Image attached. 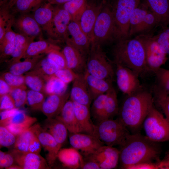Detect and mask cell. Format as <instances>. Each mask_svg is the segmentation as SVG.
<instances>
[{
  "label": "cell",
  "instance_id": "d6986e66",
  "mask_svg": "<svg viewBox=\"0 0 169 169\" xmlns=\"http://www.w3.org/2000/svg\"><path fill=\"white\" fill-rule=\"evenodd\" d=\"M62 52L66 59L67 67L77 74L84 73L86 70L85 56L71 44L67 42Z\"/></svg>",
  "mask_w": 169,
  "mask_h": 169
},
{
  "label": "cell",
  "instance_id": "5bb4252c",
  "mask_svg": "<svg viewBox=\"0 0 169 169\" xmlns=\"http://www.w3.org/2000/svg\"><path fill=\"white\" fill-rule=\"evenodd\" d=\"M52 5L48 2L44 5L42 4L33 12V15L41 28L51 40L59 41L54 31L53 23V7Z\"/></svg>",
  "mask_w": 169,
  "mask_h": 169
},
{
  "label": "cell",
  "instance_id": "74e56055",
  "mask_svg": "<svg viewBox=\"0 0 169 169\" xmlns=\"http://www.w3.org/2000/svg\"><path fill=\"white\" fill-rule=\"evenodd\" d=\"M87 5V0H72L62 7L69 13L72 21L78 22Z\"/></svg>",
  "mask_w": 169,
  "mask_h": 169
},
{
  "label": "cell",
  "instance_id": "f5cc1de1",
  "mask_svg": "<svg viewBox=\"0 0 169 169\" xmlns=\"http://www.w3.org/2000/svg\"><path fill=\"white\" fill-rule=\"evenodd\" d=\"M47 55V57L57 64L60 69L67 68L65 57L59 47L53 50Z\"/></svg>",
  "mask_w": 169,
  "mask_h": 169
},
{
  "label": "cell",
  "instance_id": "7dc6e473",
  "mask_svg": "<svg viewBox=\"0 0 169 169\" xmlns=\"http://www.w3.org/2000/svg\"><path fill=\"white\" fill-rule=\"evenodd\" d=\"M10 87L11 90L14 89L26 86L23 75H16L7 71L1 76Z\"/></svg>",
  "mask_w": 169,
  "mask_h": 169
},
{
  "label": "cell",
  "instance_id": "f35d334b",
  "mask_svg": "<svg viewBox=\"0 0 169 169\" xmlns=\"http://www.w3.org/2000/svg\"><path fill=\"white\" fill-rule=\"evenodd\" d=\"M46 0H15L11 9L13 14L33 12Z\"/></svg>",
  "mask_w": 169,
  "mask_h": 169
},
{
  "label": "cell",
  "instance_id": "4fadbf2b",
  "mask_svg": "<svg viewBox=\"0 0 169 169\" xmlns=\"http://www.w3.org/2000/svg\"><path fill=\"white\" fill-rule=\"evenodd\" d=\"M69 141L72 147L80 151L84 156L104 144L95 136L82 132L71 133Z\"/></svg>",
  "mask_w": 169,
  "mask_h": 169
},
{
  "label": "cell",
  "instance_id": "ba28073f",
  "mask_svg": "<svg viewBox=\"0 0 169 169\" xmlns=\"http://www.w3.org/2000/svg\"><path fill=\"white\" fill-rule=\"evenodd\" d=\"M115 26L112 10L102 8L94 26L91 43L100 45L114 38Z\"/></svg>",
  "mask_w": 169,
  "mask_h": 169
},
{
  "label": "cell",
  "instance_id": "e7e4bbea",
  "mask_svg": "<svg viewBox=\"0 0 169 169\" xmlns=\"http://www.w3.org/2000/svg\"><path fill=\"white\" fill-rule=\"evenodd\" d=\"M8 169H22L21 167L19 165H12L7 168Z\"/></svg>",
  "mask_w": 169,
  "mask_h": 169
},
{
  "label": "cell",
  "instance_id": "cb8c5ba5",
  "mask_svg": "<svg viewBox=\"0 0 169 169\" xmlns=\"http://www.w3.org/2000/svg\"><path fill=\"white\" fill-rule=\"evenodd\" d=\"M103 7L102 4L96 5L88 4L78 22L81 28L88 37L91 43L94 26Z\"/></svg>",
  "mask_w": 169,
  "mask_h": 169
},
{
  "label": "cell",
  "instance_id": "ab89813d",
  "mask_svg": "<svg viewBox=\"0 0 169 169\" xmlns=\"http://www.w3.org/2000/svg\"><path fill=\"white\" fill-rule=\"evenodd\" d=\"M25 74L26 85L31 90L42 93L45 95L46 81L33 71H30Z\"/></svg>",
  "mask_w": 169,
  "mask_h": 169
},
{
  "label": "cell",
  "instance_id": "bcb514c9",
  "mask_svg": "<svg viewBox=\"0 0 169 169\" xmlns=\"http://www.w3.org/2000/svg\"><path fill=\"white\" fill-rule=\"evenodd\" d=\"M11 8L8 5L0 6V41L3 39L7 26L14 16L10 11Z\"/></svg>",
  "mask_w": 169,
  "mask_h": 169
},
{
  "label": "cell",
  "instance_id": "d590c367",
  "mask_svg": "<svg viewBox=\"0 0 169 169\" xmlns=\"http://www.w3.org/2000/svg\"><path fill=\"white\" fill-rule=\"evenodd\" d=\"M106 93L107 97L104 110L98 122L105 120L113 119L118 113L119 109L117 95L113 87Z\"/></svg>",
  "mask_w": 169,
  "mask_h": 169
},
{
  "label": "cell",
  "instance_id": "d4e9b609",
  "mask_svg": "<svg viewBox=\"0 0 169 169\" xmlns=\"http://www.w3.org/2000/svg\"><path fill=\"white\" fill-rule=\"evenodd\" d=\"M55 118L62 122L70 133H83L77 120L71 100H68L60 113Z\"/></svg>",
  "mask_w": 169,
  "mask_h": 169
},
{
  "label": "cell",
  "instance_id": "2e32d148",
  "mask_svg": "<svg viewBox=\"0 0 169 169\" xmlns=\"http://www.w3.org/2000/svg\"><path fill=\"white\" fill-rule=\"evenodd\" d=\"M10 153L15 162L22 169H45L49 168L47 160L39 154L20 151L15 149Z\"/></svg>",
  "mask_w": 169,
  "mask_h": 169
},
{
  "label": "cell",
  "instance_id": "44dd1931",
  "mask_svg": "<svg viewBox=\"0 0 169 169\" xmlns=\"http://www.w3.org/2000/svg\"><path fill=\"white\" fill-rule=\"evenodd\" d=\"M70 93L66 92L61 95H52L47 96L41 111L49 118H55L60 113L70 96Z\"/></svg>",
  "mask_w": 169,
  "mask_h": 169
},
{
  "label": "cell",
  "instance_id": "db71d44e",
  "mask_svg": "<svg viewBox=\"0 0 169 169\" xmlns=\"http://www.w3.org/2000/svg\"><path fill=\"white\" fill-rule=\"evenodd\" d=\"M78 74L72 69L67 68L60 69L54 75L67 84L73 82L77 77Z\"/></svg>",
  "mask_w": 169,
  "mask_h": 169
},
{
  "label": "cell",
  "instance_id": "f546056e",
  "mask_svg": "<svg viewBox=\"0 0 169 169\" xmlns=\"http://www.w3.org/2000/svg\"><path fill=\"white\" fill-rule=\"evenodd\" d=\"M44 129L54 138L61 148L65 141L68 130L64 124L55 118H47L44 123Z\"/></svg>",
  "mask_w": 169,
  "mask_h": 169
},
{
  "label": "cell",
  "instance_id": "6da1fadb",
  "mask_svg": "<svg viewBox=\"0 0 169 169\" xmlns=\"http://www.w3.org/2000/svg\"><path fill=\"white\" fill-rule=\"evenodd\" d=\"M156 142L138 133L130 134L120 151L121 168L128 169L139 164L151 162L160 153Z\"/></svg>",
  "mask_w": 169,
  "mask_h": 169
},
{
  "label": "cell",
  "instance_id": "6f0895ef",
  "mask_svg": "<svg viewBox=\"0 0 169 169\" xmlns=\"http://www.w3.org/2000/svg\"><path fill=\"white\" fill-rule=\"evenodd\" d=\"M20 110L17 108L3 110L0 111V121L9 118L18 113Z\"/></svg>",
  "mask_w": 169,
  "mask_h": 169
},
{
  "label": "cell",
  "instance_id": "9c48e42d",
  "mask_svg": "<svg viewBox=\"0 0 169 169\" xmlns=\"http://www.w3.org/2000/svg\"><path fill=\"white\" fill-rule=\"evenodd\" d=\"M137 37L142 42L144 47L146 72L154 73L166 63L167 55L161 49L155 36L141 34Z\"/></svg>",
  "mask_w": 169,
  "mask_h": 169
},
{
  "label": "cell",
  "instance_id": "816d5d0a",
  "mask_svg": "<svg viewBox=\"0 0 169 169\" xmlns=\"http://www.w3.org/2000/svg\"><path fill=\"white\" fill-rule=\"evenodd\" d=\"M157 25H160L158 19L154 13L149 10L138 28L136 33L147 31Z\"/></svg>",
  "mask_w": 169,
  "mask_h": 169
},
{
  "label": "cell",
  "instance_id": "03108f58",
  "mask_svg": "<svg viewBox=\"0 0 169 169\" xmlns=\"http://www.w3.org/2000/svg\"><path fill=\"white\" fill-rule=\"evenodd\" d=\"M167 159H169V155H168V158H167Z\"/></svg>",
  "mask_w": 169,
  "mask_h": 169
},
{
  "label": "cell",
  "instance_id": "11a10c76",
  "mask_svg": "<svg viewBox=\"0 0 169 169\" xmlns=\"http://www.w3.org/2000/svg\"><path fill=\"white\" fill-rule=\"evenodd\" d=\"M15 161L12 154L10 152L5 153L0 151V169L8 168L13 165Z\"/></svg>",
  "mask_w": 169,
  "mask_h": 169
},
{
  "label": "cell",
  "instance_id": "30bf717a",
  "mask_svg": "<svg viewBox=\"0 0 169 169\" xmlns=\"http://www.w3.org/2000/svg\"><path fill=\"white\" fill-rule=\"evenodd\" d=\"M115 64L117 84L121 92L129 96L143 88L140 84L137 74L126 67Z\"/></svg>",
  "mask_w": 169,
  "mask_h": 169
},
{
  "label": "cell",
  "instance_id": "e0dca14e",
  "mask_svg": "<svg viewBox=\"0 0 169 169\" xmlns=\"http://www.w3.org/2000/svg\"><path fill=\"white\" fill-rule=\"evenodd\" d=\"M69 38L65 41L71 44L86 56L89 52L91 41L78 22L71 21L68 26Z\"/></svg>",
  "mask_w": 169,
  "mask_h": 169
},
{
  "label": "cell",
  "instance_id": "7a4b0ae2",
  "mask_svg": "<svg viewBox=\"0 0 169 169\" xmlns=\"http://www.w3.org/2000/svg\"><path fill=\"white\" fill-rule=\"evenodd\" d=\"M154 100L151 93L143 88L127 96L119 110L118 118L127 129L137 130L154 105Z\"/></svg>",
  "mask_w": 169,
  "mask_h": 169
},
{
  "label": "cell",
  "instance_id": "8d00e7d4",
  "mask_svg": "<svg viewBox=\"0 0 169 169\" xmlns=\"http://www.w3.org/2000/svg\"><path fill=\"white\" fill-rule=\"evenodd\" d=\"M149 10L145 4H140L134 10L130 20L129 37L136 33L138 28Z\"/></svg>",
  "mask_w": 169,
  "mask_h": 169
},
{
  "label": "cell",
  "instance_id": "60d3db41",
  "mask_svg": "<svg viewBox=\"0 0 169 169\" xmlns=\"http://www.w3.org/2000/svg\"><path fill=\"white\" fill-rule=\"evenodd\" d=\"M67 84L53 75L46 82L45 95L47 96L52 95H61L66 92Z\"/></svg>",
  "mask_w": 169,
  "mask_h": 169
},
{
  "label": "cell",
  "instance_id": "e575fe53",
  "mask_svg": "<svg viewBox=\"0 0 169 169\" xmlns=\"http://www.w3.org/2000/svg\"><path fill=\"white\" fill-rule=\"evenodd\" d=\"M60 68L54 62L47 56L40 60L31 70L46 82Z\"/></svg>",
  "mask_w": 169,
  "mask_h": 169
},
{
  "label": "cell",
  "instance_id": "9f6ffc18",
  "mask_svg": "<svg viewBox=\"0 0 169 169\" xmlns=\"http://www.w3.org/2000/svg\"><path fill=\"white\" fill-rule=\"evenodd\" d=\"M0 111L3 110L16 108L13 98L10 94L0 97Z\"/></svg>",
  "mask_w": 169,
  "mask_h": 169
},
{
  "label": "cell",
  "instance_id": "277c9868",
  "mask_svg": "<svg viewBox=\"0 0 169 169\" xmlns=\"http://www.w3.org/2000/svg\"><path fill=\"white\" fill-rule=\"evenodd\" d=\"M130 134L118 118L105 120L95 125V136L107 146H122Z\"/></svg>",
  "mask_w": 169,
  "mask_h": 169
},
{
  "label": "cell",
  "instance_id": "603a6c76",
  "mask_svg": "<svg viewBox=\"0 0 169 169\" xmlns=\"http://www.w3.org/2000/svg\"><path fill=\"white\" fill-rule=\"evenodd\" d=\"M41 145L30 127L17 136L14 148L20 151L39 154Z\"/></svg>",
  "mask_w": 169,
  "mask_h": 169
},
{
  "label": "cell",
  "instance_id": "4dcf8cb0",
  "mask_svg": "<svg viewBox=\"0 0 169 169\" xmlns=\"http://www.w3.org/2000/svg\"><path fill=\"white\" fill-rule=\"evenodd\" d=\"M57 158L64 166L71 169L80 168L84 161L78 151L73 147L60 149Z\"/></svg>",
  "mask_w": 169,
  "mask_h": 169
},
{
  "label": "cell",
  "instance_id": "94428289",
  "mask_svg": "<svg viewBox=\"0 0 169 169\" xmlns=\"http://www.w3.org/2000/svg\"><path fill=\"white\" fill-rule=\"evenodd\" d=\"M128 169H158V164H154L151 162L137 164L129 167Z\"/></svg>",
  "mask_w": 169,
  "mask_h": 169
},
{
  "label": "cell",
  "instance_id": "f6af8a7d",
  "mask_svg": "<svg viewBox=\"0 0 169 169\" xmlns=\"http://www.w3.org/2000/svg\"><path fill=\"white\" fill-rule=\"evenodd\" d=\"M107 97L106 93L99 95L94 99L91 108V115L98 122L102 115Z\"/></svg>",
  "mask_w": 169,
  "mask_h": 169
},
{
  "label": "cell",
  "instance_id": "f1b7e54d",
  "mask_svg": "<svg viewBox=\"0 0 169 169\" xmlns=\"http://www.w3.org/2000/svg\"><path fill=\"white\" fill-rule=\"evenodd\" d=\"M13 17L8 23L2 40L0 41V59L2 62L11 57L13 52L16 33L12 29Z\"/></svg>",
  "mask_w": 169,
  "mask_h": 169
},
{
  "label": "cell",
  "instance_id": "ee69618b",
  "mask_svg": "<svg viewBox=\"0 0 169 169\" xmlns=\"http://www.w3.org/2000/svg\"><path fill=\"white\" fill-rule=\"evenodd\" d=\"M153 90L154 98L164 112L166 118L169 123V95L162 92L155 85L153 87Z\"/></svg>",
  "mask_w": 169,
  "mask_h": 169
},
{
  "label": "cell",
  "instance_id": "003e7915",
  "mask_svg": "<svg viewBox=\"0 0 169 169\" xmlns=\"http://www.w3.org/2000/svg\"><path fill=\"white\" fill-rule=\"evenodd\" d=\"M168 160H169V159H168Z\"/></svg>",
  "mask_w": 169,
  "mask_h": 169
},
{
  "label": "cell",
  "instance_id": "91938a15",
  "mask_svg": "<svg viewBox=\"0 0 169 169\" xmlns=\"http://www.w3.org/2000/svg\"><path fill=\"white\" fill-rule=\"evenodd\" d=\"M80 168L83 169H100V166L95 161L84 160Z\"/></svg>",
  "mask_w": 169,
  "mask_h": 169
},
{
  "label": "cell",
  "instance_id": "ffe728a7",
  "mask_svg": "<svg viewBox=\"0 0 169 169\" xmlns=\"http://www.w3.org/2000/svg\"><path fill=\"white\" fill-rule=\"evenodd\" d=\"M70 96L73 101L90 107L93 99L84 73L78 74L73 81Z\"/></svg>",
  "mask_w": 169,
  "mask_h": 169
},
{
  "label": "cell",
  "instance_id": "836d02e7",
  "mask_svg": "<svg viewBox=\"0 0 169 169\" xmlns=\"http://www.w3.org/2000/svg\"><path fill=\"white\" fill-rule=\"evenodd\" d=\"M59 47L49 41L42 39L30 43L24 55L23 59L33 57L40 54H47L53 50Z\"/></svg>",
  "mask_w": 169,
  "mask_h": 169
},
{
  "label": "cell",
  "instance_id": "8992f818",
  "mask_svg": "<svg viewBox=\"0 0 169 169\" xmlns=\"http://www.w3.org/2000/svg\"><path fill=\"white\" fill-rule=\"evenodd\" d=\"M141 0H117L112 10L114 23V38L118 41L129 37V23L134 10Z\"/></svg>",
  "mask_w": 169,
  "mask_h": 169
},
{
  "label": "cell",
  "instance_id": "b9f144b4",
  "mask_svg": "<svg viewBox=\"0 0 169 169\" xmlns=\"http://www.w3.org/2000/svg\"><path fill=\"white\" fill-rule=\"evenodd\" d=\"M154 73L157 82L155 85L162 92L169 95V69L160 67Z\"/></svg>",
  "mask_w": 169,
  "mask_h": 169
},
{
  "label": "cell",
  "instance_id": "52a82bcc",
  "mask_svg": "<svg viewBox=\"0 0 169 169\" xmlns=\"http://www.w3.org/2000/svg\"><path fill=\"white\" fill-rule=\"evenodd\" d=\"M146 136L155 142L169 141V123L153 105L143 122Z\"/></svg>",
  "mask_w": 169,
  "mask_h": 169
},
{
  "label": "cell",
  "instance_id": "3957f363",
  "mask_svg": "<svg viewBox=\"0 0 169 169\" xmlns=\"http://www.w3.org/2000/svg\"><path fill=\"white\" fill-rule=\"evenodd\" d=\"M113 54L115 64L126 67L139 76L146 72L144 47L137 37L118 41L114 48Z\"/></svg>",
  "mask_w": 169,
  "mask_h": 169
},
{
  "label": "cell",
  "instance_id": "681fc988",
  "mask_svg": "<svg viewBox=\"0 0 169 169\" xmlns=\"http://www.w3.org/2000/svg\"><path fill=\"white\" fill-rule=\"evenodd\" d=\"M155 36L161 49L166 55H169V25L162 28Z\"/></svg>",
  "mask_w": 169,
  "mask_h": 169
},
{
  "label": "cell",
  "instance_id": "7402d4cb",
  "mask_svg": "<svg viewBox=\"0 0 169 169\" xmlns=\"http://www.w3.org/2000/svg\"><path fill=\"white\" fill-rule=\"evenodd\" d=\"M53 23L55 33L59 40L66 41L69 38L68 26L72 21L68 12L63 7H53Z\"/></svg>",
  "mask_w": 169,
  "mask_h": 169
},
{
  "label": "cell",
  "instance_id": "f907efd6",
  "mask_svg": "<svg viewBox=\"0 0 169 169\" xmlns=\"http://www.w3.org/2000/svg\"><path fill=\"white\" fill-rule=\"evenodd\" d=\"M17 136L5 126L0 125V145L1 147H9L14 145Z\"/></svg>",
  "mask_w": 169,
  "mask_h": 169
},
{
  "label": "cell",
  "instance_id": "c3c4849f",
  "mask_svg": "<svg viewBox=\"0 0 169 169\" xmlns=\"http://www.w3.org/2000/svg\"><path fill=\"white\" fill-rule=\"evenodd\" d=\"M26 86L13 89L9 93L13 98L16 108H19L27 104V90Z\"/></svg>",
  "mask_w": 169,
  "mask_h": 169
},
{
  "label": "cell",
  "instance_id": "4316f807",
  "mask_svg": "<svg viewBox=\"0 0 169 169\" xmlns=\"http://www.w3.org/2000/svg\"><path fill=\"white\" fill-rule=\"evenodd\" d=\"M144 4L158 19L162 28L169 25V0H144Z\"/></svg>",
  "mask_w": 169,
  "mask_h": 169
},
{
  "label": "cell",
  "instance_id": "d6a6232c",
  "mask_svg": "<svg viewBox=\"0 0 169 169\" xmlns=\"http://www.w3.org/2000/svg\"><path fill=\"white\" fill-rule=\"evenodd\" d=\"M45 54L25 59L24 60L13 63L8 66V71L16 75H22L31 71L37 63L44 57Z\"/></svg>",
  "mask_w": 169,
  "mask_h": 169
},
{
  "label": "cell",
  "instance_id": "680465c9",
  "mask_svg": "<svg viewBox=\"0 0 169 169\" xmlns=\"http://www.w3.org/2000/svg\"><path fill=\"white\" fill-rule=\"evenodd\" d=\"M11 91L10 86L1 77L0 78V97L9 94Z\"/></svg>",
  "mask_w": 169,
  "mask_h": 169
},
{
  "label": "cell",
  "instance_id": "8fae6325",
  "mask_svg": "<svg viewBox=\"0 0 169 169\" xmlns=\"http://www.w3.org/2000/svg\"><path fill=\"white\" fill-rule=\"evenodd\" d=\"M120 151L117 149L103 145L91 154L84 156V160L95 161L100 169H111L117 166L119 160Z\"/></svg>",
  "mask_w": 169,
  "mask_h": 169
},
{
  "label": "cell",
  "instance_id": "7bdbcfd3",
  "mask_svg": "<svg viewBox=\"0 0 169 169\" xmlns=\"http://www.w3.org/2000/svg\"><path fill=\"white\" fill-rule=\"evenodd\" d=\"M46 96L44 93L27 90V104L33 110H40Z\"/></svg>",
  "mask_w": 169,
  "mask_h": 169
},
{
  "label": "cell",
  "instance_id": "6125c7cd",
  "mask_svg": "<svg viewBox=\"0 0 169 169\" xmlns=\"http://www.w3.org/2000/svg\"><path fill=\"white\" fill-rule=\"evenodd\" d=\"M72 0H46L52 5H63Z\"/></svg>",
  "mask_w": 169,
  "mask_h": 169
},
{
  "label": "cell",
  "instance_id": "83f0119b",
  "mask_svg": "<svg viewBox=\"0 0 169 169\" xmlns=\"http://www.w3.org/2000/svg\"><path fill=\"white\" fill-rule=\"evenodd\" d=\"M84 75L93 99L106 93L113 87L112 79L96 78L90 74L86 70Z\"/></svg>",
  "mask_w": 169,
  "mask_h": 169
},
{
  "label": "cell",
  "instance_id": "9a60e30c",
  "mask_svg": "<svg viewBox=\"0 0 169 169\" xmlns=\"http://www.w3.org/2000/svg\"><path fill=\"white\" fill-rule=\"evenodd\" d=\"M17 17L14 16L13 27L19 33L29 37L42 38L41 28L33 15L28 13H20Z\"/></svg>",
  "mask_w": 169,
  "mask_h": 169
},
{
  "label": "cell",
  "instance_id": "484cf974",
  "mask_svg": "<svg viewBox=\"0 0 169 169\" xmlns=\"http://www.w3.org/2000/svg\"><path fill=\"white\" fill-rule=\"evenodd\" d=\"M73 102L77 120L83 133L95 136V125L91 120L89 107Z\"/></svg>",
  "mask_w": 169,
  "mask_h": 169
},
{
  "label": "cell",
  "instance_id": "be15d7a7",
  "mask_svg": "<svg viewBox=\"0 0 169 169\" xmlns=\"http://www.w3.org/2000/svg\"><path fill=\"white\" fill-rule=\"evenodd\" d=\"M15 0H0V6L8 5L11 8Z\"/></svg>",
  "mask_w": 169,
  "mask_h": 169
},
{
  "label": "cell",
  "instance_id": "7c38bea8",
  "mask_svg": "<svg viewBox=\"0 0 169 169\" xmlns=\"http://www.w3.org/2000/svg\"><path fill=\"white\" fill-rule=\"evenodd\" d=\"M30 128L37 136L41 146L47 152V161L49 166L52 167L61 148L53 136L39 124H35Z\"/></svg>",
  "mask_w": 169,
  "mask_h": 169
},
{
  "label": "cell",
  "instance_id": "5b68a950",
  "mask_svg": "<svg viewBox=\"0 0 169 169\" xmlns=\"http://www.w3.org/2000/svg\"><path fill=\"white\" fill-rule=\"evenodd\" d=\"M88 55L87 71L98 78L112 79L114 74L113 66L103 50L101 45L91 43Z\"/></svg>",
  "mask_w": 169,
  "mask_h": 169
},
{
  "label": "cell",
  "instance_id": "ac0fdd59",
  "mask_svg": "<svg viewBox=\"0 0 169 169\" xmlns=\"http://www.w3.org/2000/svg\"><path fill=\"white\" fill-rule=\"evenodd\" d=\"M36 121V118L28 115L23 110H20L13 116L0 121V125L6 127L17 136L31 127Z\"/></svg>",
  "mask_w": 169,
  "mask_h": 169
},
{
  "label": "cell",
  "instance_id": "1f68e13d",
  "mask_svg": "<svg viewBox=\"0 0 169 169\" xmlns=\"http://www.w3.org/2000/svg\"><path fill=\"white\" fill-rule=\"evenodd\" d=\"M34 39V38L16 33L13 50L11 59L8 62V66L19 61L23 59L29 45Z\"/></svg>",
  "mask_w": 169,
  "mask_h": 169
}]
</instances>
